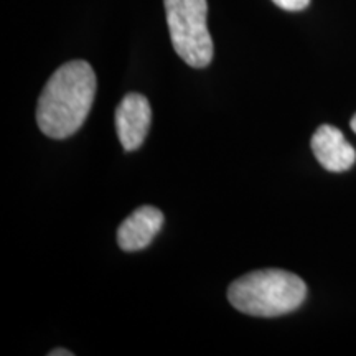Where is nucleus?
I'll return each instance as SVG.
<instances>
[{"label":"nucleus","instance_id":"nucleus-3","mask_svg":"<svg viewBox=\"0 0 356 356\" xmlns=\"http://www.w3.org/2000/svg\"><path fill=\"white\" fill-rule=\"evenodd\" d=\"M173 50L191 68H207L213 40L207 25V0H163Z\"/></svg>","mask_w":356,"mask_h":356},{"label":"nucleus","instance_id":"nucleus-5","mask_svg":"<svg viewBox=\"0 0 356 356\" xmlns=\"http://www.w3.org/2000/svg\"><path fill=\"white\" fill-rule=\"evenodd\" d=\"M312 150L325 170L346 172L356 162V152L337 127L323 124L312 137Z\"/></svg>","mask_w":356,"mask_h":356},{"label":"nucleus","instance_id":"nucleus-2","mask_svg":"<svg viewBox=\"0 0 356 356\" xmlns=\"http://www.w3.org/2000/svg\"><path fill=\"white\" fill-rule=\"evenodd\" d=\"M307 286L299 275L280 269H262L236 279L228 300L236 310L252 317H279L304 304Z\"/></svg>","mask_w":356,"mask_h":356},{"label":"nucleus","instance_id":"nucleus-7","mask_svg":"<svg viewBox=\"0 0 356 356\" xmlns=\"http://www.w3.org/2000/svg\"><path fill=\"white\" fill-rule=\"evenodd\" d=\"M275 6L289 12H299L309 7L310 0H273Z\"/></svg>","mask_w":356,"mask_h":356},{"label":"nucleus","instance_id":"nucleus-8","mask_svg":"<svg viewBox=\"0 0 356 356\" xmlns=\"http://www.w3.org/2000/svg\"><path fill=\"white\" fill-rule=\"evenodd\" d=\"M50 356H73V353L65 348H56V350L50 351Z\"/></svg>","mask_w":356,"mask_h":356},{"label":"nucleus","instance_id":"nucleus-1","mask_svg":"<svg viewBox=\"0 0 356 356\" xmlns=\"http://www.w3.org/2000/svg\"><path fill=\"white\" fill-rule=\"evenodd\" d=\"M96 96L91 65L73 60L60 66L44 84L37 106L40 131L51 139L73 136L86 121Z\"/></svg>","mask_w":356,"mask_h":356},{"label":"nucleus","instance_id":"nucleus-9","mask_svg":"<svg viewBox=\"0 0 356 356\" xmlns=\"http://www.w3.org/2000/svg\"><path fill=\"white\" fill-rule=\"evenodd\" d=\"M350 126H351V129H353V132L356 134V114L353 115V119H351V122H350Z\"/></svg>","mask_w":356,"mask_h":356},{"label":"nucleus","instance_id":"nucleus-4","mask_svg":"<svg viewBox=\"0 0 356 356\" xmlns=\"http://www.w3.org/2000/svg\"><path fill=\"white\" fill-rule=\"evenodd\" d=\"M152 121L149 99L139 92H129L115 109V131L126 152L137 150L144 144Z\"/></svg>","mask_w":356,"mask_h":356},{"label":"nucleus","instance_id":"nucleus-6","mask_svg":"<svg viewBox=\"0 0 356 356\" xmlns=\"http://www.w3.org/2000/svg\"><path fill=\"white\" fill-rule=\"evenodd\" d=\"M163 226V213L155 207L137 208L118 229V243L122 251L136 252L149 246Z\"/></svg>","mask_w":356,"mask_h":356}]
</instances>
